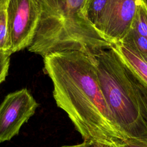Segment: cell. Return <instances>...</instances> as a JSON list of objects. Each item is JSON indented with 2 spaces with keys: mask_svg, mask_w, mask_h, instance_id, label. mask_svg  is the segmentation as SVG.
<instances>
[{
  "mask_svg": "<svg viewBox=\"0 0 147 147\" xmlns=\"http://www.w3.org/2000/svg\"><path fill=\"white\" fill-rule=\"evenodd\" d=\"M120 59L123 72L131 84L137 99L142 115L147 122V85L121 57Z\"/></svg>",
  "mask_w": 147,
  "mask_h": 147,
  "instance_id": "obj_8",
  "label": "cell"
},
{
  "mask_svg": "<svg viewBox=\"0 0 147 147\" xmlns=\"http://www.w3.org/2000/svg\"><path fill=\"white\" fill-rule=\"evenodd\" d=\"M6 9L10 55L31 44L39 22L41 6L39 0H9Z\"/></svg>",
  "mask_w": 147,
  "mask_h": 147,
  "instance_id": "obj_4",
  "label": "cell"
},
{
  "mask_svg": "<svg viewBox=\"0 0 147 147\" xmlns=\"http://www.w3.org/2000/svg\"><path fill=\"white\" fill-rule=\"evenodd\" d=\"M9 32L6 8L0 10V52L9 55Z\"/></svg>",
  "mask_w": 147,
  "mask_h": 147,
  "instance_id": "obj_12",
  "label": "cell"
},
{
  "mask_svg": "<svg viewBox=\"0 0 147 147\" xmlns=\"http://www.w3.org/2000/svg\"><path fill=\"white\" fill-rule=\"evenodd\" d=\"M43 58L56 105L67 114L83 141L123 144L130 138L114 118L88 54L64 51Z\"/></svg>",
  "mask_w": 147,
  "mask_h": 147,
  "instance_id": "obj_1",
  "label": "cell"
},
{
  "mask_svg": "<svg viewBox=\"0 0 147 147\" xmlns=\"http://www.w3.org/2000/svg\"><path fill=\"white\" fill-rule=\"evenodd\" d=\"M147 63V38L130 29L120 41Z\"/></svg>",
  "mask_w": 147,
  "mask_h": 147,
  "instance_id": "obj_9",
  "label": "cell"
},
{
  "mask_svg": "<svg viewBox=\"0 0 147 147\" xmlns=\"http://www.w3.org/2000/svg\"><path fill=\"white\" fill-rule=\"evenodd\" d=\"M140 0H108L98 30L111 43L121 41L131 28Z\"/></svg>",
  "mask_w": 147,
  "mask_h": 147,
  "instance_id": "obj_6",
  "label": "cell"
},
{
  "mask_svg": "<svg viewBox=\"0 0 147 147\" xmlns=\"http://www.w3.org/2000/svg\"><path fill=\"white\" fill-rule=\"evenodd\" d=\"M10 64V55L0 52V84L5 80L8 73Z\"/></svg>",
  "mask_w": 147,
  "mask_h": 147,
  "instance_id": "obj_13",
  "label": "cell"
},
{
  "mask_svg": "<svg viewBox=\"0 0 147 147\" xmlns=\"http://www.w3.org/2000/svg\"><path fill=\"white\" fill-rule=\"evenodd\" d=\"M121 59L147 85V63L121 42L111 43Z\"/></svg>",
  "mask_w": 147,
  "mask_h": 147,
  "instance_id": "obj_7",
  "label": "cell"
},
{
  "mask_svg": "<svg viewBox=\"0 0 147 147\" xmlns=\"http://www.w3.org/2000/svg\"><path fill=\"white\" fill-rule=\"evenodd\" d=\"M89 55L95 64L104 98L117 125L129 137L147 138V122L117 52L111 44L96 49Z\"/></svg>",
  "mask_w": 147,
  "mask_h": 147,
  "instance_id": "obj_3",
  "label": "cell"
},
{
  "mask_svg": "<svg viewBox=\"0 0 147 147\" xmlns=\"http://www.w3.org/2000/svg\"><path fill=\"white\" fill-rule=\"evenodd\" d=\"M125 147H147V138H128L123 142Z\"/></svg>",
  "mask_w": 147,
  "mask_h": 147,
  "instance_id": "obj_15",
  "label": "cell"
},
{
  "mask_svg": "<svg viewBox=\"0 0 147 147\" xmlns=\"http://www.w3.org/2000/svg\"><path fill=\"white\" fill-rule=\"evenodd\" d=\"M79 145V147H125L123 144L105 143L92 141H83Z\"/></svg>",
  "mask_w": 147,
  "mask_h": 147,
  "instance_id": "obj_14",
  "label": "cell"
},
{
  "mask_svg": "<svg viewBox=\"0 0 147 147\" xmlns=\"http://www.w3.org/2000/svg\"><path fill=\"white\" fill-rule=\"evenodd\" d=\"M61 147H79V145H65Z\"/></svg>",
  "mask_w": 147,
  "mask_h": 147,
  "instance_id": "obj_17",
  "label": "cell"
},
{
  "mask_svg": "<svg viewBox=\"0 0 147 147\" xmlns=\"http://www.w3.org/2000/svg\"><path fill=\"white\" fill-rule=\"evenodd\" d=\"M108 0H86L83 11L90 22L98 30Z\"/></svg>",
  "mask_w": 147,
  "mask_h": 147,
  "instance_id": "obj_10",
  "label": "cell"
},
{
  "mask_svg": "<svg viewBox=\"0 0 147 147\" xmlns=\"http://www.w3.org/2000/svg\"><path fill=\"white\" fill-rule=\"evenodd\" d=\"M141 1L147 6V0H141Z\"/></svg>",
  "mask_w": 147,
  "mask_h": 147,
  "instance_id": "obj_18",
  "label": "cell"
},
{
  "mask_svg": "<svg viewBox=\"0 0 147 147\" xmlns=\"http://www.w3.org/2000/svg\"><path fill=\"white\" fill-rule=\"evenodd\" d=\"M38 106V103L26 88L7 95L0 104V143L17 135Z\"/></svg>",
  "mask_w": 147,
  "mask_h": 147,
  "instance_id": "obj_5",
  "label": "cell"
},
{
  "mask_svg": "<svg viewBox=\"0 0 147 147\" xmlns=\"http://www.w3.org/2000/svg\"><path fill=\"white\" fill-rule=\"evenodd\" d=\"M9 0H0V10L6 8Z\"/></svg>",
  "mask_w": 147,
  "mask_h": 147,
  "instance_id": "obj_16",
  "label": "cell"
},
{
  "mask_svg": "<svg viewBox=\"0 0 147 147\" xmlns=\"http://www.w3.org/2000/svg\"><path fill=\"white\" fill-rule=\"evenodd\" d=\"M41 13L29 51L42 57L55 52L79 51L90 54L111 45L90 22L86 0H39Z\"/></svg>",
  "mask_w": 147,
  "mask_h": 147,
  "instance_id": "obj_2",
  "label": "cell"
},
{
  "mask_svg": "<svg viewBox=\"0 0 147 147\" xmlns=\"http://www.w3.org/2000/svg\"><path fill=\"white\" fill-rule=\"evenodd\" d=\"M130 29L147 38V6L141 0L137 4Z\"/></svg>",
  "mask_w": 147,
  "mask_h": 147,
  "instance_id": "obj_11",
  "label": "cell"
}]
</instances>
